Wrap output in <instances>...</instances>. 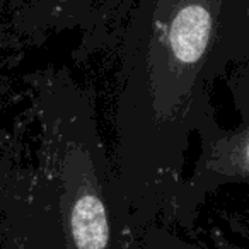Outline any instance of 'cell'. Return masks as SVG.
Returning <instances> with one entry per match:
<instances>
[{
    "instance_id": "cell-7",
    "label": "cell",
    "mask_w": 249,
    "mask_h": 249,
    "mask_svg": "<svg viewBox=\"0 0 249 249\" xmlns=\"http://www.w3.org/2000/svg\"><path fill=\"white\" fill-rule=\"evenodd\" d=\"M9 89H11V87H9V82L4 79V77L0 75V103L4 101V97H5V96H7Z\"/></svg>"
},
{
    "instance_id": "cell-5",
    "label": "cell",
    "mask_w": 249,
    "mask_h": 249,
    "mask_svg": "<svg viewBox=\"0 0 249 249\" xmlns=\"http://www.w3.org/2000/svg\"><path fill=\"white\" fill-rule=\"evenodd\" d=\"M124 249H210L196 242H190L178 231L152 225L137 235H124Z\"/></svg>"
},
{
    "instance_id": "cell-3",
    "label": "cell",
    "mask_w": 249,
    "mask_h": 249,
    "mask_svg": "<svg viewBox=\"0 0 249 249\" xmlns=\"http://www.w3.org/2000/svg\"><path fill=\"white\" fill-rule=\"evenodd\" d=\"M224 80L239 123L224 128L213 120L198 132V157L178 198L176 231H190L201 205L220 188L235 184L249 190V63L232 67Z\"/></svg>"
},
{
    "instance_id": "cell-1",
    "label": "cell",
    "mask_w": 249,
    "mask_h": 249,
    "mask_svg": "<svg viewBox=\"0 0 249 249\" xmlns=\"http://www.w3.org/2000/svg\"><path fill=\"white\" fill-rule=\"evenodd\" d=\"M107 53L123 235L176 231L191 140L217 120L212 87L249 63V0H123Z\"/></svg>"
},
{
    "instance_id": "cell-2",
    "label": "cell",
    "mask_w": 249,
    "mask_h": 249,
    "mask_svg": "<svg viewBox=\"0 0 249 249\" xmlns=\"http://www.w3.org/2000/svg\"><path fill=\"white\" fill-rule=\"evenodd\" d=\"M38 162L55 190L69 249H124L113 162L90 94L67 69L28 77Z\"/></svg>"
},
{
    "instance_id": "cell-6",
    "label": "cell",
    "mask_w": 249,
    "mask_h": 249,
    "mask_svg": "<svg viewBox=\"0 0 249 249\" xmlns=\"http://www.w3.org/2000/svg\"><path fill=\"white\" fill-rule=\"evenodd\" d=\"M11 5H12V0H0V33L5 35L7 29V16H9V11H11Z\"/></svg>"
},
{
    "instance_id": "cell-4",
    "label": "cell",
    "mask_w": 249,
    "mask_h": 249,
    "mask_svg": "<svg viewBox=\"0 0 249 249\" xmlns=\"http://www.w3.org/2000/svg\"><path fill=\"white\" fill-rule=\"evenodd\" d=\"M0 249H69L53 184L12 152L0 159Z\"/></svg>"
}]
</instances>
